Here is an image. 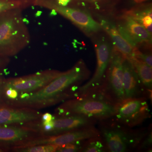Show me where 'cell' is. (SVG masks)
Wrapping results in <instances>:
<instances>
[{"mask_svg":"<svg viewBox=\"0 0 152 152\" xmlns=\"http://www.w3.org/2000/svg\"><path fill=\"white\" fill-rule=\"evenodd\" d=\"M95 49L97 64L95 73L88 81L77 88L75 93V97L99 92L103 84L113 49L110 43L103 39L96 41Z\"/></svg>","mask_w":152,"mask_h":152,"instance_id":"obj_9","label":"cell"},{"mask_svg":"<svg viewBox=\"0 0 152 152\" xmlns=\"http://www.w3.org/2000/svg\"><path fill=\"white\" fill-rule=\"evenodd\" d=\"M100 136V132L99 129L95 127V126H90L57 135L40 136L18 148L45 145L62 146L76 142L83 141L91 138Z\"/></svg>","mask_w":152,"mask_h":152,"instance_id":"obj_11","label":"cell"},{"mask_svg":"<svg viewBox=\"0 0 152 152\" xmlns=\"http://www.w3.org/2000/svg\"><path fill=\"white\" fill-rule=\"evenodd\" d=\"M115 105L99 92L90 93L63 102L55 110L53 115H77L99 122L113 118Z\"/></svg>","mask_w":152,"mask_h":152,"instance_id":"obj_2","label":"cell"},{"mask_svg":"<svg viewBox=\"0 0 152 152\" xmlns=\"http://www.w3.org/2000/svg\"><path fill=\"white\" fill-rule=\"evenodd\" d=\"M124 57L115 49L112 50L110 60L100 92L116 104L125 99L123 87V62Z\"/></svg>","mask_w":152,"mask_h":152,"instance_id":"obj_7","label":"cell"},{"mask_svg":"<svg viewBox=\"0 0 152 152\" xmlns=\"http://www.w3.org/2000/svg\"><path fill=\"white\" fill-rule=\"evenodd\" d=\"M122 19L123 23L119 25L118 29L132 46L137 48V47L141 44H151L152 35L142 25L126 14Z\"/></svg>","mask_w":152,"mask_h":152,"instance_id":"obj_14","label":"cell"},{"mask_svg":"<svg viewBox=\"0 0 152 152\" xmlns=\"http://www.w3.org/2000/svg\"><path fill=\"white\" fill-rule=\"evenodd\" d=\"M128 59L132 64L139 78L146 89L152 93V67L140 60L133 57Z\"/></svg>","mask_w":152,"mask_h":152,"instance_id":"obj_17","label":"cell"},{"mask_svg":"<svg viewBox=\"0 0 152 152\" xmlns=\"http://www.w3.org/2000/svg\"><path fill=\"white\" fill-rule=\"evenodd\" d=\"M89 76V72L84 63L79 61L42 88L29 94L19 95L9 103L8 106L38 110L63 102L75 97L76 89Z\"/></svg>","mask_w":152,"mask_h":152,"instance_id":"obj_1","label":"cell"},{"mask_svg":"<svg viewBox=\"0 0 152 152\" xmlns=\"http://www.w3.org/2000/svg\"><path fill=\"white\" fill-rule=\"evenodd\" d=\"M99 123L96 120L77 115L55 116L50 121L44 122L40 120L27 126L33 128L40 136H51L75 130L85 127L94 126Z\"/></svg>","mask_w":152,"mask_h":152,"instance_id":"obj_6","label":"cell"},{"mask_svg":"<svg viewBox=\"0 0 152 152\" xmlns=\"http://www.w3.org/2000/svg\"><path fill=\"white\" fill-rule=\"evenodd\" d=\"M99 130L107 150L124 152L134 149L147 135L144 131L135 130L117 122L113 119L99 122Z\"/></svg>","mask_w":152,"mask_h":152,"instance_id":"obj_4","label":"cell"},{"mask_svg":"<svg viewBox=\"0 0 152 152\" xmlns=\"http://www.w3.org/2000/svg\"><path fill=\"white\" fill-rule=\"evenodd\" d=\"M5 79L3 75L0 76V107L7 106L4 94V84Z\"/></svg>","mask_w":152,"mask_h":152,"instance_id":"obj_23","label":"cell"},{"mask_svg":"<svg viewBox=\"0 0 152 152\" xmlns=\"http://www.w3.org/2000/svg\"><path fill=\"white\" fill-rule=\"evenodd\" d=\"M84 141L76 142L60 146L56 152H80Z\"/></svg>","mask_w":152,"mask_h":152,"instance_id":"obj_21","label":"cell"},{"mask_svg":"<svg viewBox=\"0 0 152 152\" xmlns=\"http://www.w3.org/2000/svg\"><path fill=\"white\" fill-rule=\"evenodd\" d=\"M123 87L125 99L151 96L139 78L134 67L126 58L123 62Z\"/></svg>","mask_w":152,"mask_h":152,"instance_id":"obj_15","label":"cell"},{"mask_svg":"<svg viewBox=\"0 0 152 152\" xmlns=\"http://www.w3.org/2000/svg\"><path fill=\"white\" fill-rule=\"evenodd\" d=\"M10 61L9 57L0 56V76L3 75V72L8 65Z\"/></svg>","mask_w":152,"mask_h":152,"instance_id":"obj_24","label":"cell"},{"mask_svg":"<svg viewBox=\"0 0 152 152\" xmlns=\"http://www.w3.org/2000/svg\"><path fill=\"white\" fill-rule=\"evenodd\" d=\"M151 116L148 98L140 97L126 99L116 104L113 119L132 128L142 124Z\"/></svg>","mask_w":152,"mask_h":152,"instance_id":"obj_5","label":"cell"},{"mask_svg":"<svg viewBox=\"0 0 152 152\" xmlns=\"http://www.w3.org/2000/svg\"><path fill=\"white\" fill-rule=\"evenodd\" d=\"M72 0H56V3L58 5L67 7Z\"/></svg>","mask_w":152,"mask_h":152,"instance_id":"obj_27","label":"cell"},{"mask_svg":"<svg viewBox=\"0 0 152 152\" xmlns=\"http://www.w3.org/2000/svg\"><path fill=\"white\" fill-rule=\"evenodd\" d=\"M78 1L88 2H93L97 1H101V0H75Z\"/></svg>","mask_w":152,"mask_h":152,"instance_id":"obj_30","label":"cell"},{"mask_svg":"<svg viewBox=\"0 0 152 152\" xmlns=\"http://www.w3.org/2000/svg\"><path fill=\"white\" fill-rule=\"evenodd\" d=\"M99 23L102 29L104 30L111 38L115 48L125 58H130L134 56L136 48H134L123 37L116 26L108 20L99 18Z\"/></svg>","mask_w":152,"mask_h":152,"instance_id":"obj_16","label":"cell"},{"mask_svg":"<svg viewBox=\"0 0 152 152\" xmlns=\"http://www.w3.org/2000/svg\"><path fill=\"white\" fill-rule=\"evenodd\" d=\"M53 115L50 113L42 114L41 117L40 121L44 122L50 121L53 118Z\"/></svg>","mask_w":152,"mask_h":152,"instance_id":"obj_26","label":"cell"},{"mask_svg":"<svg viewBox=\"0 0 152 152\" xmlns=\"http://www.w3.org/2000/svg\"><path fill=\"white\" fill-rule=\"evenodd\" d=\"M42 115L38 110L29 108L0 107V125L25 126L40 120Z\"/></svg>","mask_w":152,"mask_h":152,"instance_id":"obj_13","label":"cell"},{"mask_svg":"<svg viewBox=\"0 0 152 152\" xmlns=\"http://www.w3.org/2000/svg\"><path fill=\"white\" fill-rule=\"evenodd\" d=\"M107 151L103 140L100 136L85 140L80 152H103Z\"/></svg>","mask_w":152,"mask_h":152,"instance_id":"obj_18","label":"cell"},{"mask_svg":"<svg viewBox=\"0 0 152 152\" xmlns=\"http://www.w3.org/2000/svg\"><path fill=\"white\" fill-rule=\"evenodd\" d=\"M22 10L14 9L0 14V56H15L29 44V32Z\"/></svg>","mask_w":152,"mask_h":152,"instance_id":"obj_3","label":"cell"},{"mask_svg":"<svg viewBox=\"0 0 152 152\" xmlns=\"http://www.w3.org/2000/svg\"><path fill=\"white\" fill-rule=\"evenodd\" d=\"M148 1V0H132V1L134 4H140Z\"/></svg>","mask_w":152,"mask_h":152,"instance_id":"obj_28","label":"cell"},{"mask_svg":"<svg viewBox=\"0 0 152 152\" xmlns=\"http://www.w3.org/2000/svg\"><path fill=\"white\" fill-rule=\"evenodd\" d=\"M31 5L28 3L15 0H0V14L14 9H24Z\"/></svg>","mask_w":152,"mask_h":152,"instance_id":"obj_20","label":"cell"},{"mask_svg":"<svg viewBox=\"0 0 152 152\" xmlns=\"http://www.w3.org/2000/svg\"><path fill=\"white\" fill-rule=\"evenodd\" d=\"M15 1H20L28 3L30 5H33L34 0H15Z\"/></svg>","mask_w":152,"mask_h":152,"instance_id":"obj_29","label":"cell"},{"mask_svg":"<svg viewBox=\"0 0 152 152\" xmlns=\"http://www.w3.org/2000/svg\"><path fill=\"white\" fill-rule=\"evenodd\" d=\"M33 5L50 9L71 21L87 35L91 36L102 29L99 22L96 21L86 11L75 8L62 7L53 0H34Z\"/></svg>","mask_w":152,"mask_h":152,"instance_id":"obj_8","label":"cell"},{"mask_svg":"<svg viewBox=\"0 0 152 152\" xmlns=\"http://www.w3.org/2000/svg\"><path fill=\"white\" fill-rule=\"evenodd\" d=\"M60 146L53 145H38L32 146L15 148L10 151L14 152H56Z\"/></svg>","mask_w":152,"mask_h":152,"instance_id":"obj_19","label":"cell"},{"mask_svg":"<svg viewBox=\"0 0 152 152\" xmlns=\"http://www.w3.org/2000/svg\"><path fill=\"white\" fill-rule=\"evenodd\" d=\"M40 136L37 131L27 126L0 125V148L4 152L10 151Z\"/></svg>","mask_w":152,"mask_h":152,"instance_id":"obj_12","label":"cell"},{"mask_svg":"<svg viewBox=\"0 0 152 152\" xmlns=\"http://www.w3.org/2000/svg\"><path fill=\"white\" fill-rule=\"evenodd\" d=\"M145 141L143 142L142 141L141 143L140 144H142V148H145V147H148V146L151 145V144L152 142V134L150 133L149 134L148 136V137L145 139Z\"/></svg>","mask_w":152,"mask_h":152,"instance_id":"obj_25","label":"cell"},{"mask_svg":"<svg viewBox=\"0 0 152 152\" xmlns=\"http://www.w3.org/2000/svg\"><path fill=\"white\" fill-rule=\"evenodd\" d=\"M63 72L49 69L28 75L5 79L4 86L15 90L19 95L29 94L45 87Z\"/></svg>","mask_w":152,"mask_h":152,"instance_id":"obj_10","label":"cell"},{"mask_svg":"<svg viewBox=\"0 0 152 152\" xmlns=\"http://www.w3.org/2000/svg\"><path fill=\"white\" fill-rule=\"evenodd\" d=\"M134 57L146 64L150 67L152 66V56L151 54L143 53L137 49L135 51Z\"/></svg>","mask_w":152,"mask_h":152,"instance_id":"obj_22","label":"cell"}]
</instances>
